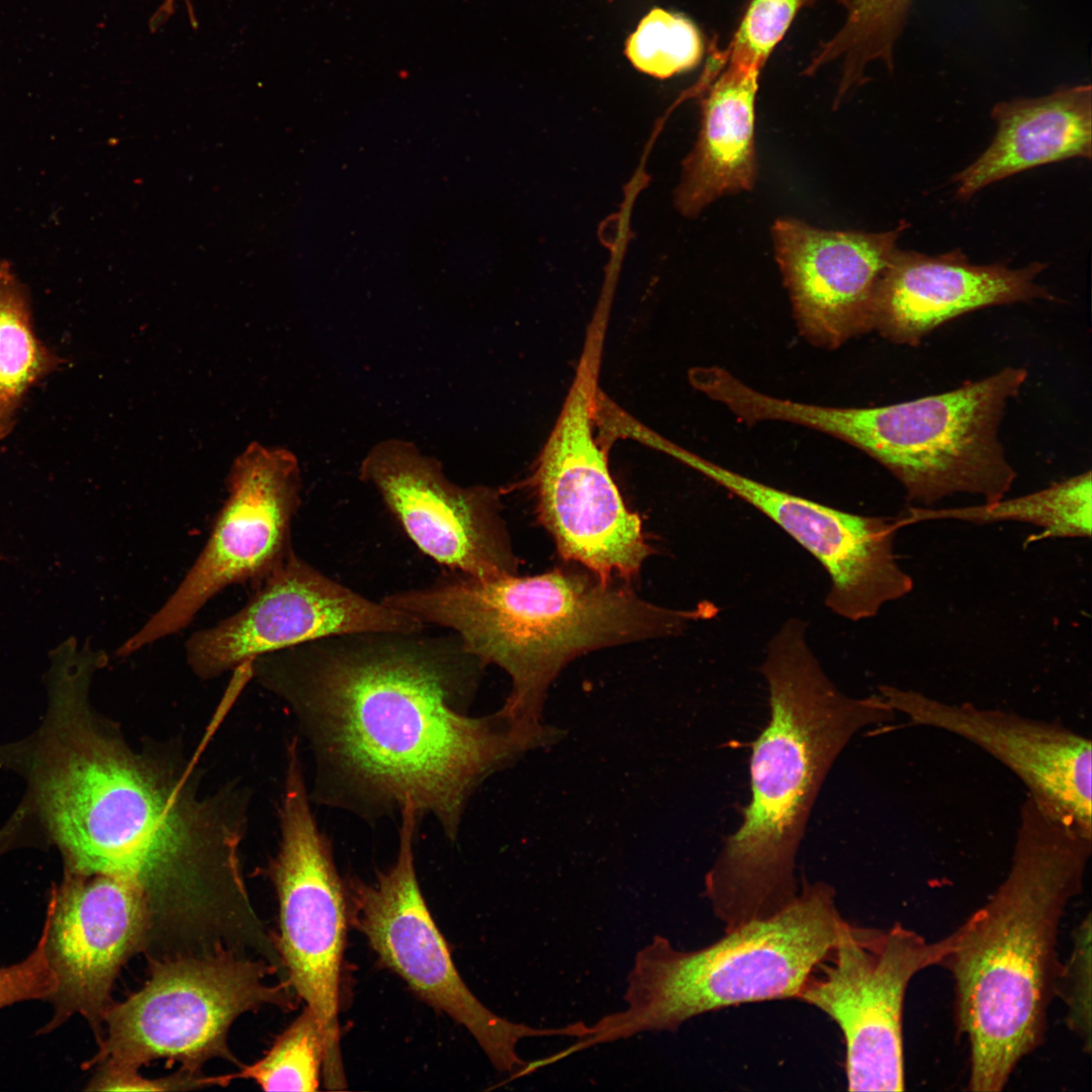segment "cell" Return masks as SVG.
<instances>
[{
    "mask_svg": "<svg viewBox=\"0 0 1092 1092\" xmlns=\"http://www.w3.org/2000/svg\"><path fill=\"white\" fill-rule=\"evenodd\" d=\"M7 766L26 784L10 817L25 843L56 846L65 871L105 874L139 890L153 931L182 953L238 948L262 924L240 862L249 794L200 791L195 761L170 748H134L96 712L89 691L48 702L40 726L14 742Z\"/></svg>",
    "mask_w": 1092,
    "mask_h": 1092,
    "instance_id": "1",
    "label": "cell"
},
{
    "mask_svg": "<svg viewBox=\"0 0 1092 1092\" xmlns=\"http://www.w3.org/2000/svg\"><path fill=\"white\" fill-rule=\"evenodd\" d=\"M420 633L327 637L258 656L251 674L305 734L312 797L362 812L410 803L453 839L498 743L486 721L461 710L477 660L456 635Z\"/></svg>",
    "mask_w": 1092,
    "mask_h": 1092,
    "instance_id": "2",
    "label": "cell"
},
{
    "mask_svg": "<svg viewBox=\"0 0 1092 1092\" xmlns=\"http://www.w3.org/2000/svg\"><path fill=\"white\" fill-rule=\"evenodd\" d=\"M1091 852V836L1026 795L1005 879L951 932L942 966L952 977L957 1027L969 1045L970 1090L1001 1091L1041 1043L1060 966V926L1082 891Z\"/></svg>",
    "mask_w": 1092,
    "mask_h": 1092,
    "instance_id": "3",
    "label": "cell"
},
{
    "mask_svg": "<svg viewBox=\"0 0 1092 1092\" xmlns=\"http://www.w3.org/2000/svg\"><path fill=\"white\" fill-rule=\"evenodd\" d=\"M760 671L770 717L751 744V799L705 878V896L725 931L767 918L797 897L796 854L827 772L854 734L896 713L879 693H841L797 618L770 639Z\"/></svg>",
    "mask_w": 1092,
    "mask_h": 1092,
    "instance_id": "4",
    "label": "cell"
},
{
    "mask_svg": "<svg viewBox=\"0 0 1092 1092\" xmlns=\"http://www.w3.org/2000/svg\"><path fill=\"white\" fill-rule=\"evenodd\" d=\"M381 602L424 626L451 629L479 663L505 668L521 695L579 654L675 635L717 613L707 602L690 610L656 606L626 585L561 569L490 578L455 572Z\"/></svg>",
    "mask_w": 1092,
    "mask_h": 1092,
    "instance_id": "5",
    "label": "cell"
},
{
    "mask_svg": "<svg viewBox=\"0 0 1092 1092\" xmlns=\"http://www.w3.org/2000/svg\"><path fill=\"white\" fill-rule=\"evenodd\" d=\"M843 922L833 887L804 882L781 911L702 948L679 950L655 935L637 952L627 976L626 1008L599 1019L566 1052L574 1055L644 1031H675L693 1017L730 1006L798 999Z\"/></svg>",
    "mask_w": 1092,
    "mask_h": 1092,
    "instance_id": "6",
    "label": "cell"
},
{
    "mask_svg": "<svg viewBox=\"0 0 1092 1092\" xmlns=\"http://www.w3.org/2000/svg\"><path fill=\"white\" fill-rule=\"evenodd\" d=\"M1027 376L1025 368L1008 366L949 391L874 407L777 398L770 413L862 450L900 482L910 506L931 508L959 493L992 503L1017 476L999 431Z\"/></svg>",
    "mask_w": 1092,
    "mask_h": 1092,
    "instance_id": "7",
    "label": "cell"
},
{
    "mask_svg": "<svg viewBox=\"0 0 1092 1092\" xmlns=\"http://www.w3.org/2000/svg\"><path fill=\"white\" fill-rule=\"evenodd\" d=\"M274 964L233 951L153 959L145 985L103 1017L105 1035L87 1063L132 1071L158 1060L201 1073L214 1058L238 1063L228 1032L242 1014L265 1005L293 1006L288 981L268 984Z\"/></svg>",
    "mask_w": 1092,
    "mask_h": 1092,
    "instance_id": "8",
    "label": "cell"
},
{
    "mask_svg": "<svg viewBox=\"0 0 1092 1092\" xmlns=\"http://www.w3.org/2000/svg\"><path fill=\"white\" fill-rule=\"evenodd\" d=\"M280 845L268 875L279 904L278 958L291 989L315 1015L325 1042L324 1084L347 1086L340 1044V993L348 924L346 885L330 839L309 806L297 739L286 748Z\"/></svg>",
    "mask_w": 1092,
    "mask_h": 1092,
    "instance_id": "9",
    "label": "cell"
},
{
    "mask_svg": "<svg viewBox=\"0 0 1092 1092\" xmlns=\"http://www.w3.org/2000/svg\"><path fill=\"white\" fill-rule=\"evenodd\" d=\"M399 844L394 863L372 884L345 882L348 919L367 939L380 962L397 974L425 1002L465 1027L491 1065L509 1082L527 1061L517 1051L525 1038L577 1036L576 1022L536 1027L500 1017L483 1005L459 975L446 940L420 889L414 854L419 814L401 810Z\"/></svg>",
    "mask_w": 1092,
    "mask_h": 1092,
    "instance_id": "10",
    "label": "cell"
},
{
    "mask_svg": "<svg viewBox=\"0 0 1092 1092\" xmlns=\"http://www.w3.org/2000/svg\"><path fill=\"white\" fill-rule=\"evenodd\" d=\"M604 335L589 331L575 377L532 476L541 524L565 559L602 582H629L653 552L593 434Z\"/></svg>",
    "mask_w": 1092,
    "mask_h": 1092,
    "instance_id": "11",
    "label": "cell"
},
{
    "mask_svg": "<svg viewBox=\"0 0 1092 1092\" xmlns=\"http://www.w3.org/2000/svg\"><path fill=\"white\" fill-rule=\"evenodd\" d=\"M952 933L928 940L901 923L886 929L844 920L839 936L798 999L835 1022L845 1046L849 1091H903V1009L920 972L942 966Z\"/></svg>",
    "mask_w": 1092,
    "mask_h": 1092,
    "instance_id": "12",
    "label": "cell"
},
{
    "mask_svg": "<svg viewBox=\"0 0 1092 1092\" xmlns=\"http://www.w3.org/2000/svg\"><path fill=\"white\" fill-rule=\"evenodd\" d=\"M226 485L228 497L196 560L158 611L121 644L117 656L180 632L225 587L257 586L294 552L291 529L301 479L293 453L253 443L235 460Z\"/></svg>",
    "mask_w": 1092,
    "mask_h": 1092,
    "instance_id": "13",
    "label": "cell"
},
{
    "mask_svg": "<svg viewBox=\"0 0 1092 1092\" xmlns=\"http://www.w3.org/2000/svg\"><path fill=\"white\" fill-rule=\"evenodd\" d=\"M254 588L240 611L186 641V661L198 677L212 679L258 656L327 637L425 628L328 577L294 552Z\"/></svg>",
    "mask_w": 1092,
    "mask_h": 1092,
    "instance_id": "14",
    "label": "cell"
},
{
    "mask_svg": "<svg viewBox=\"0 0 1092 1092\" xmlns=\"http://www.w3.org/2000/svg\"><path fill=\"white\" fill-rule=\"evenodd\" d=\"M666 453L749 504L810 552L830 578L825 605L860 621L910 594L911 575L895 552L899 516L846 513L762 483L670 443Z\"/></svg>",
    "mask_w": 1092,
    "mask_h": 1092,
    "instance_id": "15",
    "label": "cell"
},
{
    "mask_svg": "<svg viewBox=\"0 0 1092 1092\" xmlns=\"http://www.w3.org/2000/svg\"><path fill=\"white\" fill-rule=\"evenodd\" d=\"M412 541L451 571L490 578L517 568L498 492L451 482L440 462L412 442L389 439L373 446L360 466Z\"/></svg>",
    "mask_w": 1092,
    "mask_h": 1092,
    "instance_id": "16",
    "label": "cell"
},
{
    "mask_svg": "<svg viewBox=\"0 0 1092 1092\" xmlns=\"http://www.w3.org/2000/svg\"><path fill=\"white\" fill-rule=\"evenodd\" d=\"M42 928L57 991L51 999L54 1015L40 1033L79 1014L99 1039L118 972L151 942L148 901L116 877L64 871L62 883L51 891Z\"/></svg>",
    "mask_w": 1092,
    "mask_h": 1092,
    "instance_id": "17",
    "label": "cell"
},
{
    "mask_svg": "<svg viewBox=\"0 0 1092 1092\" xmlns=\"http://www.w3.org/2000/svg\"><path fill=\"white\" fill-rule=\"evenodd\" d=\"M878 693L910 724L956 734L984 749L1020 779L1041 808L1092 836L1089 738L1058 722L945 703L910 689L883 685Z\"/></svg>",
    "mask_w": 1092,
    "mask_h": 1092,
    "instance_id": "18",
    "label": "cell"
},
{
    "mask_svg": "<svg viewBox=\"0 0 1092 1092\" xmlns=\"http://www.w3.org/2000/svg\"><path fill=\"white\" fill-rule=\"evenodd\" d=\"M906 229L904 221L891 231L864 233L776 220V259L808 341L836 348L874 329L877 288Z\"/></svg>",
    "mask_w": 1092,
    "mask_h": 1092,
    "instance_id": "19",
    "label": "cell"
},
{
    "mask_svg": "<svg viewBox=\"0 0 1092 1092\" xmlns=\"http://www.w3.org/2000/svg\"><path fill=\"white\" fill-rule=\"evenodd\" d=\"M1044 268L1040 262L1016 269L975 265L960 251L928 256L897 248L877 288L874 329L893 343L916 346L943 323L976 309L1054 300L1035 280Z\"/></svg>",
    "mask_w": 1092,
    "mask_h": 1092,
    "instance_id": "20",
    "label": "cell"
},
{
    "mask_svg": "<svg viewBox=\"0 0 1092 1092\" xmlns=\"http://www.w3.org/2000/svg\"><path fill=\"white\" fill-rule=\"evenodd\" d=\"M991 116L997 125L992 143L952 178L960 199H969L992 183L1040 165L1091 159L1089 84L1061 87L1035 98L1002 101L993 106Z\"/></svg>",
    "mask_w": 1092,
    "mask_h": 1092,
    "instance_id": "21",
    "label": "cell"
},
{
    "mask_svg": "<svg viewBox=\"0 0 1092 1092\" xmlns=\"http://www.w3.org/2000/svg\"><path fill=\"white\" fill-rule=\"evenodd\" d=\"M761 69L725 59L705 89L700 131L675 192L682 214L695 216L716 199L753 187L754 108Z\"/></svg>",
    "mask_w": 1092,
    "mask_h": 1092,
    "instance_id": "22",
    "label": "cell"
},
{
    "mask_svg": "<svg viewBox=\"0 0 1092 1092\" xmlns=\"http://www.w3.org/2000/svg\"><path fill=\"white\" fill-rule=\"evenodd\" d=\"M902 527L932 521L973 525L1019 523L1040 529L1036 539H1083L1092 533V476L1082 472L1036 491L992 503L950 508L909 506Z\"/></svg>",
    "mask_w": 1092,
    "mask_h": 1092,
    "instance_id": "23",
    "label": "cell"
},
{
    "mask_svg": "<svg viewBox=\"0 0 1092 1092\" xmlns=\"http://www.w3.org/2000/svg\"><path fill=\"white\" fill-rule=\"evenodd\" d=\"M64 362L36 336L28 287L0 261V441L16 425L28 390Z\"/></svg>",
    "mask_w": 1092,
    "mask_h": 1092,
    "instance_id": "24",
    "label": "cell"
},
{
    "mask_svg": "<svg viewBox=\"0 0 1092 1092\" xmlns=\"http://www.w3.org/2000/svg\"><path fill=\"white\" fill-rule=\"evenodd\" d=\"M846 11L841 29L820 44L804 71L812 75L821 66L841 59L838 96L864 82L867 66L882 61L892 71L893 51L913 0H837Z\"/></svg>",
    "mask_w": 1092,
    "mask_h": 1092,
    "instance_id": "25",
    "label": "cell"
},
{
    "mask_svg": "<svg viewBox=\"0 0 1092 1092\" xmlns=\"http://www.w3.org/2000/svg\"><path fill=\"white\" fill-rule=\"evenodd\" d=\"M324 1059L320 1023L305 1007L261 1060L228 1078L231 1082L237 1078L251 1079L265 1091L311 1092L318 1089Z\"/></svg>",
    "mask_w": 1092,
    "mask_h": 1092,
    "instance_id": "26",
    "label": "cell"
},
{
    "mask_svg": "<svg viewBox=\"0 0 1092 1092\" xmlns=\"http://www.w3.org/2000/svg\"><path fill=\"white\" fill-rule=\"evenodd\" d=\"M625 54L637 70L664 79L699 65L704 39L690 18L654 8L628 37Z\"/></svg>",
    "mask_w": 1092,
    "mask_h": 1092,
    "instance_id": "27",
    "label": "cell"
},
{
    "mask_svg": "<svg viewBox=\"0 0 1092 1092\" xmlns=\"http://www.w3.org/2000/svg\"><path fill=\"white\" fill-rule=\"evenodd\" d=\"M818 0H751L730 44L727 61L762 68L797 13Z\"/></svg>",
    "mask_w": 1092,
    "mask_h": 1092,
    "instance_id": "28",
    "label": "cell"
},
{
    "mask_svg": "<svg viewBox=\"0 0 1092 1092\" xmlns=\"http://www.w3.org/2000/svg\"><path fill=\"white\" fill-rule=\"evenodd\" d=\"M1062 998L1066 1021L1082 1043L1091 1050V915L1088 913L1073 932L1071 953L1060 963L1054 987Z\"/></svg>",
    "mask_w": 1092,
    "mask_h": 1092,
    "instance_id": "29",
    "label": "cell"
},
{
    "mask_svg": "<svg viewBox=\"0 0 1092 1092\" xmlns=\"http://www.w3.org/2000/svg\"><path fill=\"white\" fill-rule=\"evenodd\" d=\"M57 991V978L46 948V932L34 949L21 962L0 968V1009L27 1000H50Z\"/></svg>",
    "mask_w": 1092,
    "mask_h": 1092,
    "instance_id": "30",
    "label": "cell"
},
{
    "mask_svg": "<svg viewBox=\"0 0 1092 1092\" xmlns=\"http://www.w3.org/2000/svg\"><path fill=\"white\" fill-rule=\"evenodd\" d=\"M223 1076H204L179 1069L162 1078L148 1079L139 1072L96 1070L87 1089L98 1091H177L193 1090L210 1086H225Z\"/></svg>",
    "mask_w": 1092,
    "mask_h": 1092,
    "instance_id": "31",
    "label": "cell"
}]
</instances>
